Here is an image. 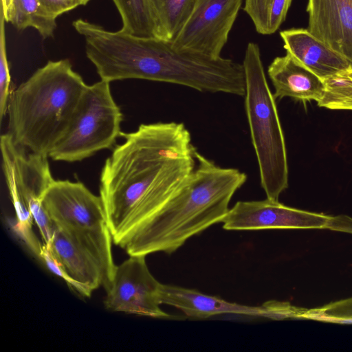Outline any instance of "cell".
Returning <instances> with one entry per match:
<instances>
[{
  "label": "cell",
  "instance_id": "cell-1",
  "mask_svg": "<svg viewBox=\"0 0 352 352\" xmlns=\"http://www.w3.org/2000/svg\"><path fill=\"white\" fill-rule=\"evenodd\" d=\"M120 136L102 168L100 196L113 242L123 249L188 178L197 150L181 122L142 124Z\"/></svg>",
  "mask_w": 352,
  "mask_h": 352
},
{
  "label": "cell",
  "instance_id": "cell-2",
  "mask_svg": "<svg viewBox=\"0 0 352 352\" xmlns=\"http://www.w3.org/2000/svg\"><path fill=\"white\" fill-rule=\"evenodd\" d=\"M75 30L85 42L87 58L100 80L142 79L186 86L199 91L244 96L243 64L175 47L172 41L109 31L79 19Z\"/></svg>",
  "mask_w": 352,
  "mask_h": 352
},
{
  "label": "cell",
  "instance_id": "cell-3",
  "mask_svg": "<svg viewBox=\"0 0 352 352\" xmlns=\"http://www.w3.org/2000/svg\"><path fill=\"white\" fill-rule=\"evenodd\" d=\"M196 164L186 181L123 250L129 256L174 252L188 239L221 222L245 173L222 168L195 152Z\"/></svg>",
  "mask_w": 352,
  "mask_h": 352
},
{
  "label": "cell",
  "instance_id": "cell-4",
  "mask_svg": "<svg viewBox=\"0 0 352 352\" xmlns=\"http://www.w3.org/2000/svg\"><path fill=\"white\" fill-rule=\"evenodd\" d=\"M87 86L68 59L49 60L11 94L8 133L27 150L50 157L67 133Z\"/></svg>",
  "mask_w": 352,
  "mask_h": 352
},
{
  "label": "cell",
  "instance_id": "cell-5",
  "mask_svg": "<svg viewBox=\"0 0 352 352\" xmlns=\"http://www.w3.org/2000/svg\"><path fill=\"white\" fill-rule=\"evenodd\" d=\"M243 65L245 107L261 184L267 198L278 201L288 187L287 150L276 99L267 81L258 44H248Z\"/></svg>",
  "mask_w": 352,
  "mask_h": 352
},
{
  "label": "cell",
  "instance_id": "cell-6",
  "mask_svg": "<svg viewBox=\"0 0 352 352\" xmlns=\"http://www.w3.org/2000/svg\"><path fill=\"white\" fill-rule=\"evenodd\" d=\"M122 113L110 82L100 80L87 86L72 123L50 155L54 161L80 162L111 148L121 135Z\"/></svg>",
  "mask_w": 352,
  "mask_h": 352
},
{
  "label": "cell",
  "instance_id": "cell-7",
  "mask_svg": "<svg viewBox=\"0 0 352 352\" xmlns=\"http://www.w3.org/2000/svg\"><path fill=\"white\" fill-rule=\"evenodd\" d=\"M42 202L54 223L63 227L103 258L112 256V236L101 197L82 183L54 180Z\"/></svg>",
  "mask_w": 352,
  "mask_h": 352
},
{
  "label": "cell",
  "instance_id": "cell-8",
  "mask_svg": "<svg viewBox=\"0 0 352 352\" xmlns=\"http://www.w3.org/2000/svg\"><path fill=\"white\" fill-rule=\"evenodd\" d=\"M0 145L2 169L16 212V225L32 229L31 212L43 206V196L54 180L49 157L20 146L9 133L1 135Z\"/></svg>",
  "mask_w": 352,
  "mask_h": 352
},
{
  "label": "cell",
  "instance_id": "cell-9",
  "mask_svg": "<svg viewBox=\"0 0 352 352\" xmlns=\"http://www.w3.org/2000/svg\"><path fill=\"white\" fill-rule=\"evenodd\" d=\"M146 256H129L116 265L104 301L112 311L155 318H173L160 307L162 283L150 272Z\"/></svg>",
  "mask_w": 352,
  "mask_h": 352
},
{
  "label": "cell",
  "instance_id": "cell-10",
  "mask_svg": "<svg viewBox=\"0 0 352 352\" xmlns=\"http://www.w3.org/2000/svg\"><path fill=\"white\" fill-rule=\"evenodd\" d=\"M243 0H196L192 11L172 41L181 50L221 56Z\"/></svg>",
  "mask_w": 352,
  "mask_h": 352
},
{
  "label": "cell",
  "instance_id": "cell-11",
  "mask_svg": "<svg viewBox=\"0 0 352 352\" xmlns=\"http://www.w3.org/2000/svg\"><path fill=\"white\" fill-rule=\"evenodd\" d=\"M331 216L289 207L276 200L239 201L221 223L227 230L326 229Z\"/></svg>",
  "mask_w": 352,
  "mask_h": 352
},
{
  "label": "cell",
  "instance_id": "cell-12",
  "mask_svg": "<svg viewBox=\"0 0 352 352\" xmlns=\"http://www.w3.org/2000/svg\"><path fill=\"white\" fill-rule=\"evenodd\" d=\"M160 302L181 310L186 316L205 319L221 314H239L283 320L284 302L268 301L261 306L231 302L219 297L202 294L196 289L162 284Z\"/></svg>",
  "mask_w": 352,
  "mask_h": 352
},
{
  "label": "cell",
  "instance_id": "cell-13",
  "mask_svg": "<svg viewBox=\"0 0 352 352\" xmlns=\"http://www.w3.org/2000/svg\"><path fill=\"white\" fill-rule=\"evenodd\" d=\"M308 30L352 65V0H308Z\"/></svg>",
  "mask_w": 352,
  "mask_h": 352
},
{
  "label": "cell",
  "instance_id": "cell-14",
  "mask_svg": "<svg viewBox=\"0 0 352 352\" xmlns=\"http://www.w3.org/2000/svg\"><path fill=\"white\" fill-rule=\"evenodd\" d=\"M68 276L91 292L107 286L104 268L94 254L68 230L54 224L48 245Z\"/></svg>",
  "mask_w": 352,
  "mask_h": 352
},
{
  "label": "cell",
  "instance_id": "cell-15",
  "mask_svg": "<svg viewBox=\"0 0 352 352\" xmlns=\"http://www.w3.org/2000/svg\"><path fill=\"white\" fill-rule=\"evenodd\" d=\"M283 47L298 63L322 80L352 65L306 29L281 31Z\"/></svg>",
  "mask_w": 352,
  "mask_h": 352
},
{
  "label": "cell",
  "instance_id": "cell-16",
  "mask_svg": "<svg viewBox=\"0 0 352 352\" xmlns=\"http://www.w3.org/2000/svg\"><path fill=\"white\" fill-rule=\"evenodd\" d=\"M275 99L290 97L318 102L323 96V80L289 54L275 58L268 67Z\"/></svg>",
  "mask_w": 352,
  "mask_h": 352
},
{
  "label": "cell",
  "instance_id": "cell-17",
  "mask_svg": "<svg viewBox=\"0 0 352 352\" xmlns=\"http://www.w3.org/2000/svg\"><path fill=\"white\" fill-rule=\"evenodd\" d=\"M56 17L39 0H12L5 18L19 30L36 29L43 38L52 37L56 28Z\"/></svg>",
  "mask_w": 352,
  "mask_h": 352
},
{
  "label": "cell",
  "instance_id": "cell-18",
  "mask_svg": "<svg viewBox=\"0 0 352 352\" xmlns=\"http://www.w3.org/2000/svg\"><path fill=\"white\" fill-rule=\"evenodd\" d=\"M112 1L122 19L121 31L139 37L160 38L151 0Z\"/></svg>",
  "mask_w": 352,
  "mask_h": 352
},
{
  "label": "cell",
  "instance_id": "cell-19",
  "mask_svg": "<svg viewBox=\"0 0 352 352\" xmlns=\"http://www.w3.org/2000/svg\"><path fill=\"white\" fill-rule=\"evenodd\" d=\"M196 0H151L160 38L173 41L190 16Z\"/></svg>",
  "mask_w": 352,
  "mask_h": 352
},
{
  "label": "cell",
  "instance_id": "cell-20",
  "mask_svg": "<svg viewBox=\"0 0 352 352\" xmlns=\"http://www.w3.org/2000/svg\"><path fill=\"white\" fill-rule=\"evenodd\" d=\"M292 0H245L243 10L250 17L256 32L274 34L285 20Z\"/></svg>",
  "mask_w": 352,
  "mask_h": 352
},
{
  "label": "cell",
  "instance_id": "cell-21",
  "mask_svg": "<svg viewBox=\"0 0 352 352\" xmlns=\"http://www.w3.org/2000/svg\"><path fill=\"white\" fill-rule=\"evenodd\" d=\"M323 96L318 107L336 110H352V66L322 80Z\"/></svg>",
  "mask_w": 352,
  "mask_h": 352
},
{
  "label": "cell",
  "instance_id": "cell-22",
  "mask_svg": "<svg viewBox=\"0 0 352 352\" xmlns=\"http://www.w3.org/2000/svg\"><path fill=\"white\" fill-rule=\"evenodd\" d=\"M300 318L339 324H352V298L332 302L321 307L304 308Z\"/></svg>",
  "mask_w": 352,
  "mask_h": 352
},
{
  "label": "cell",
  "instance_id": "cell-23",
  "mask_svg": "<svg viewBox=\"0 0 352 352\" xmlns=\"http://www.w3.org/2000/svg\"><path fill=\"white\" fill-rule=\"evenodd\" d=\"M0 16V118L2 120L7 113L10 97L11 76L6 45L5 24L6 21L1 10Z\"/></svg>",
  "mask_w": 352,
  "mask_h": 352
},
{
  "label": "cell",
  "instance_id": "cell-24",
  "mask_svg": "<svg viewBox=\"0 0 352 352\" xmlns=\"http://www.w3.org/2000/svg\"><path fill=\"white\" fill-rule=\"evenodd\" d=\"M39 258L43 261L47 267L53 274L63 278L73 290L84 297L91 296L92 292L72 280L54 257L50 248L44 243L42 246Z\"/></svg>",
  "mask_w": 352,
  "mask_h": 352
},
{
  "label": "cell",
  "instance_id": "cell-25",
  "mask_svg": "<svg viewBox=\"0 0 352 352\" xmlns=\"http://www.w3.org/2000/svg\"><path fill=\"white\" fill-rule=\"evenodd\" d=\"M42 5L56 18L65 12L82 6L80 0H39Z\"/></svg>",
  "mask_w": 352,
  "mask_h": 352
},
{
  "label": "cell",
  "instance_id": "cell-26",
  "mask_svg": "<svg viewBox=\"0 0 352 352\" xmlns=\"http://www.w3.org/2000/svg\"><path fill=\"white\" fill-rule=\"evenodd\" d=\"M326 229L352 234V217L344 214L331 216Z\"/></svg>",
  "mask_w": 352,
  "mask_h": 352
},
{
  "label": "cell",
  "instance_id": "cell-27",
  "mask_svg": "<svg viewBox=\"0 0 352 352\" xmlns=\"http://www.w3.org/2000/svg\"><path fill=\"white\" fill-rule=\"evenodd\" d=\"M1 10L3 11L4 17L6 18L12 3V0H1Z\"/></svg>",
  "mask_w": 352,
  "mask_h": 352
},
{
  "label": "cell",
  "instance_id": "cell-28",
  "mask_svg": "<svg viewBox=\"0 0 352 352\" xmlns=\"http://www.w3.org/2000/svg\"><path fill=\"white\" fill-rule=\"evenodd\" d=\"M90 0H80L82 6L86 5Z\"/></svg>",
  "mask_w": 352,
  "mask_h": 352
}]
</instances>
